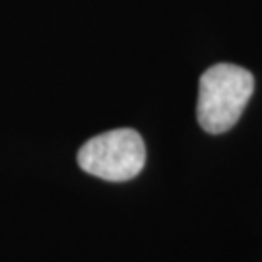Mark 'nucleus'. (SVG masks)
I'll use <instances>...</instances> for the list:
<instances>
[{
  "label": "nucleus",
  "mask_w": 262,
  "mask_h": 262,
  "mask_svg": "<svg viewBox=\"0 0 262 262\" xmlns=\"http://www.w3.org/2000/svg\"><path fill=\"white\" fill-rule=\"evenodd\" d=\"M254 92V76L237 64L210 66L198 82L196 117L208 134H224L241 119Z\"/></svg>",
  "instance_id": "f257e3e1"
},
{
  "label": "nucleus",
  "mask_w": 262,
  "mask_h": 262,
  "mask_svg": "<svg viewBox=\"0 0 262 262\" xmlns=\"http://www.w3.org/2000/svg\"><path fill=\"white\" fill-rule=\"evenodd\" d=\"M146 163V146L132 128H117L97 134L78 151L82 171L109 183H124L140 175Z\"/></svg>",
  "instance_id": "f03ea898"
}]
</instances>
